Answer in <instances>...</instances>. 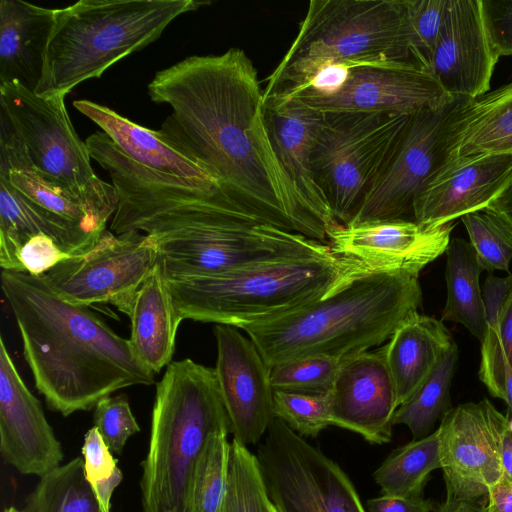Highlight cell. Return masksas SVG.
I'll list each match as a JSON object with an SVG mask.
<instances>
[{
    "label": "cell",
    "instance_id": "cell-1",
    "mask_svg": "<svg viewBox=\"0 0 512 512\" xmlns=\"http://www.w3.org/2000/svg\"><path fill=\"white\" fill-rule=\"evenodd\" d=\"M172 113L161 135L195 160L258 222L327 243L283 171L264 114V89L246 53L189 56L158 71L148 85Z\"/></svg>",
    "mask_w": 512,
    "mask_h": 512
},
{
    "label": "cell",
    "instance_id": "cell-2",
    "mask_svg": "<svg viewBox=\"0 0 512 512\" xmlns=\"http://www.w3.org/2000/svg\"><path fill=\"white\" fill-rule=\"evenodd\" d=\"M1 287L35 387L52 411L69 416L122 388L155 383L129 339L89 307L60 298L41 276L2 270Z\"/></svg>",
    "mask_w": 512,
    "mask_h": 512
},
{
    "label": "cell",
    "instance_id": "cell-3",
    "mask_svg": "<svg viewBox=\"0 0 512 512\" xmlns=\"http://www.w3.org/2000/svg\"><path fill=\"white\" fill-rule=\"evenodd\" d=\"M421 303L419 275L368 272L325 297L238 329L269 368L311 355L344 360L390 339Z\"/></svg>",
    "mask_w": 512,
    "mask_h": 512
},
{
    "label": "cell",
    "instance_id": "cell-4",
    "mask_svg": "<svg viewBox=\"0 0 512 512\" xmlns=\"http://www.w3.org/2000/svg\"><path fill=\"white\" fill-rule=\"evenodd\" d=\"M128 231L151 236L166 278L207 276L333 254L326 243L236 216L212 197L175 193L135 216Z\"/></svg>",
    "mask_w": 512,
    "mask_h": 512
},
{
    "label": "cell",
    "instance_id": "cell-5",
    "mask_svg": "<svg viewBox=\"0 0 512 512\" xmlns=\"http://www.w3.org/2000/svg\"><path fill=\"white\" fill-rule=\"evenodd\" d=\"M228 431L215 369L172 361L156 384L140 481L143 512H184L195 464L208 439Z\"/></svg>",
    "mask_w": 512,
    "mask_h": 512
},
{
    "label": "cell",
    "instance_id": "cell-6",
    "mask_svg": "<svg viewBox=\"0 0 512 512\" xmlns=\"http://www.w3.org/2000/svg\"><path fill=\"white\" fill-rule=\"evenodd\" d=\"M361 274L358 266L333 253L216 275L166 279L182 321L239 328L325 297Z\"/></svg>",
    "mask_w": 512,
    "mask_h": 512
},
{
    "label": "cell",
    "instance_id": "cell-7",
    "mask_svg": "<svg viewBox=\"0 0 512 512\" xmlns=\"http://www.w3.org/2000/svg\"><path fill=\"white\" fill-rule=\"evenodd\" d=\"M207 4L195 0H80L55 9L43 78L36 94L65 96L99 78L118 60L154 42L179 15Z\"/></svg>",
    "mask_w": 512,
    "mask_h": 512
},
{
    "label": "cell",
    "instance_id": "cell-8",
    "mask_svg": "<svg viewBox=\"0 0 512 512\" xmlns=\"http://www.w3.org/2000/svg\"><path fill=\"white\" fill-rule=\"evenodd\" d=\"M386 62L417 66L405 0H311L264 97L305 84L326 65Z\"/></svg>",
    "mask_w": 512,
    "mask_h": 512
},
{
    "label": "cell",
    "instance_id": "cell-9",
    "mask_svg": "<svg viewBox=\"0 0 512 512\" xmlns=\"http://www.w3.org/2000/svg\"><path fill=\"white\" fill-rule=\"evenodd\" d=\"M411 115L322 113L311 165L340 225L354 218L394 152Z\"/></svg>",
    "mask_w": 512,
    "mask_h": 512
},
{
    "label": "cell",
    "instance_id": "cell-10",
    "mask_svg": "<svg viewBox=\"0 0 512 512\" xmlns=\"http://www.w3.org/2000/svg\"><path fill=\"white\" fill-rule=\"evenodd\" d=\"M64 98L39 96L15 82L0 85V105L20 131L33 171L81 197L108 220L117 209V191L94 173L88 148L74 130Z\"/></svg>",
    "mask_w": 512,
    "mask_h": 512
},
{
    "label": "cell",
    "instance_id": "cell-11",
    "mask_svg": "<svg viewBox=\"0 0 512 512\" xmlns=\"http://www.w3.org/2000/svg\"><path fill=\"white\" fill-rule=\"evenodd\" d=\"M470 100L452 97L439 108L410 116L394 152L348 225L414 221L416 199L457 159L461 117Z\"/></svg>",
    "mask_w": 512,
    "mask_h": 512
},
{
    "label": "cell",
    "instance_id": "cell-12",
    "mask_svg": "<svg viewBox=\"0 0 512 512\" xmlns=\"http://www.w3.org/2000/svg\"><path fill=\"white\" fill-rule=\"evenodd\" d=\"M256 457L277 512H368L343 469L276 417Z\"/></svg>",
    "mask_w": 512,
    "mask_h": 512
},
{
    "label": "cell",
    "instance_id": "cell-13",
    "mask_svg": "<svg viewBox=\"0 0 512 512\" xmlns=\"http://www.w3.org/2000/svg\"><path fill=\"white\" fill-rule=\"evenodd\" d=\"M159 260L151 236L138 231L115 234L105 229L87 252L67 258L41 277L71 304H112L127 314Z\"/></svg>",
    "mask_w": 512,
    "mask_h": 512
},
{
    "label": "cell",
    "instance_id": "cell-14",
    "mask_svg": "<svg viewBox=\"0 0 512 512\" xmlns=\"http://www.w3.org/2000/svg\"><path fill=\"white\" fill-rule=\"evenodd\" d=\"M487 398L460 404L438 427L446 501L478 502L503 476L501 439L508 424Z\"/></svg>",
    "mask_w": 512,
    "mask_h": 512
},
{
    "label": "cell",
    "instance_id": "cell-15",
    "mask_svg": "<svg viewBox=\"0 0 512 512\" xmlns=\"http://www.w3.org/2000/svg\"><path fill=\"white\" fill-rule=\"evenodd\" d=\"M277 95L294 98L319 113L398 115L436 109L452 98L430 73L407 62L352 66L345 83L330 95Z\"/></svg>",
    "mask_w": 512,
    "mask_h": 512
},
{
    "label": "cell",
    "instance_id": "cell-16",
    "mask_svg": "<svg viewBox=\"0 0 512 512\" xmlns=\"http://www.w3.org/2000/svg\"><path fill=\"white\" fill-rule=\"evenodd\" d=\"M454 222L426 228L413 220L339 225L327 235L331 251L365 272L417 274L446 252Z\"/></svg>",
    "mask_w": 512,
    "mask_h": 512
},
{
    "label": "cell",
    "instance_id": "cell-17",
    "mask_svg": "<svg viewBox=\"0 0 512 512\" xmlns=\"http://www.w3.org/2000/svg\"><path fill=\"white\" fill-rule=\"evenodd\" d=\"M215 374L229 418L230 433L244 445L256 444L275 418L270 368L239 329L215 324Z\"/></svg>",
    "mask_w": 512,
    "mask_h": 512
},
{
    "label": "cell",
    "instance_id": "cell-18",
    "mask_svg": "<svg viewBox=\"0 0 512 512\" xmlns=\"http://www.w3.org/2000/svg\"><path fill=\"white\" fill-rule=\"evenodd\" d=\"M498 59L481 0H446L429 71L444 92L468 99L485 95Z\"/></svg>",
    "mask_w": 512,
    "mask_h": 512
},
{
    "label": "cell",
    "instance_id": "cell-19",
    "mask_svg": "<svg viewBox=\"0 0 512 512\" xmlns=\"http://www.w3.org/2000/svg\"><path fill=\"white\" fill-rule=\"evenodd\" d=\"M0 451L6 463L24 475L43 477L64 458L61 443L41 402L21 378L0 337Z\"/></svg>",
    "mask_w": 512,
    "mask_h": 512
},
{
    "label": "cell",
    "instance_id": "cell-20",
    "mask_svg": "<svg viewBox=\"0 0 512 512\" xmlns=\"http://www.w3.org/2000/svg\"><path fill=\"white\" fill-rule=\"evenodd\" d=\"M328 399L331 425L353 431L371 444L391 441L399 405L383 348L342 360Z\"/></svg>",
    "mask_w": 512,
    "mask_h": 512
},
{
    "label": "cell",
    "instance_id": "cell-21",
    "mask_svg": "<svg viewBox=\"0 0 512 512\" xmlns=\"http://www.w3.org/2000/svg\"><path fill=\"white\" fill-rule=\"evenodd\" d=\"M511 177L512 154L457 158L416 199L414 221L434 228L483 210Z\"/></svg>",
    "mask_w": 512,
    "mask_h": 512
},
{
    "label": "cell",
    "instance_id": "cell-22",
    "mask_svg": "<svg viewBox=\"0 0 512 512\" xmlns=\"http://www.w3.org/2000/svg\"><path fill=\"white\" fill-rule=\"evenodd\" d=\"M267 130L275 155L313 217L328 233L340 224L318 186L311 165V152L322 113L283 95L264 97Z\"/></svg>",
    "mask_w": 512,
    "mask_h": 512
},
{
    "label": "cell",
    "instance_id": "cell-23",
    "mask_svg": "<svg viewBox=\"0 0 512 512\" xmlns=\"http://www.w3.org/2000/svg\"><path fill=\"white\" fill-rule=\"evenodd\" d=\"M73 105L140 166L191 188L222 190L206 170L166 140L159 130H149L89 100H76Z\"/></svg>",
    "mask_w": 512,
    "mask_h": 512
},
{
    "label": "cell",
    "instance_id": "cell-24",
    "mask_svg": "<svg viewBox=\"0 0 512 512\" xmlns=\"http://www.w3.org/2000/svg\"><path fill=\"white\" fill-rule=\"evenodd\" d=\"M54 22L55 9L0 1V85L15 82L36 92Z\"/></svg>",
    "mask_w": 512,
    "mask_h": 512
},
{
    "label": "cell",
    "instance_id": "cell-25",
    "mask_svg": "<svg viewBox=\"0 0 512 512\" xmlns=\"http://www.w3.org/2000/svg\"><path fill=\"white\" fill-rule=\"evenodd\" d=\"M102 232L91 231L39 206L0 177V266L12 271L20 246L47 236L70 257L87 252Z\"/></svg>",
    "mask_w": 512,
    "mask_h": 512
},
{
    "label": "cell",
    "instance_id": "cell-26",
    "mask_svg": "<svg viewBox=\"0 0 512 512\" xmlns=\"http://www.w3.org/2000/svg\"><path fill=\"white\" fill-rule=\"evenodd\" d=\"M130 344L139 360L154 373L172 362L181 323L162 266L156 265L137 291L126 314Z\"/></svg>",
    "mask_w": 512,
    "mask_h": 512
},
{
    "label": "cell",
    "instance_id": "cell-27",
    "mask_svg": "<svg viewBox=\"0 0 512 512\" xmlns=\"http://www.w3.org/2000/svg\"><path fill=\"white\" fill-rule=\"evenodd\" d=\"M389 340L383 350L400 406L422 385L455 341L443 321L418 311L403 320Z\"/></svg>",
    "mask_w": 512,
    "mask_h": 512
},
{
    "label": "cell",
    "instance_id": "cell-28",
    "mask_svg": "<svg viewBox=\"0 0 512 512\" xmlns=\"http://www.w3.org/2000/svg\"><path fill=\"white\" fill-rule=\"evenodd\" d=\"M482 271L471 244L452 238L446 250V302L441 321L463 325L480 342L487 331L479 282Z\"/></svg>",
    "mask_w": 512,
    "mask_h": 512
},
{
    "label": "cell",
    "instance_id": "cell-29",
    "mask_svg": "<svg viewBox=\"0 0 512 512\" xmlns=\"http://www.w3.org/2000/svg\"><path fill=\"white\" fill-rule=\"evenodd\" d=\"M512 154V83L471 99L464 108L457 158Z\"/></svg>",
    "mask_w": 512,
    "mask_h": 512
},
{
    "label": "cell",
    "instance_id": "cell-30",
    "mask_svg": "<svg viewBox=\"0 0 512 512\" xmlns=\"http://www.w3.org/2000/svg\"><path fill=\"white\" fill-rule=\"evenodd\" d=\"M441 468L438 428L393 450L373 473L382 495L423 496L429 475Z\"/></svg>",
    "mask_w": 512,
    "mask_h": 512
},
{
    "label": "cell",
    "instance_id": "cell-31",
    "mask_svg": "<svg viewBox=\"0 0 512 512\" xmlns=\"http://www.w3.org/2000/svg\"><path fill=\"white\" fill-rule=\"evenodd\" d=\"M457 361L458 348L454 342L422 385L397 408L392 424L406 425L413 440L431 434L436 422L453 409L450 388Z\"/></svg>",
    "mask_w": 512,
    "mask_h": 512
},
{
    "label": "cell",
    "instance_id": "cell-32",
    "mask_svg": "<svg viewBox=\"0 0 512 512\" xmlns=\"http://www.w3.org/2000/svg\"><path fill=\"white\" fill-rule=\"evenodd\" d=\"M21 512H102L76 457L40 478Z\"/></svg>",
    "mask_w": 512,
    "mask_h": 512
},
{
    "label": "cell",
    "instance_id": "cell-33",
    "mask_svg": "<svg viewBox=\"0 0 512 512\" xmlns=\"http://www.w3.org/2000/svg\"><path fill=\"white\" fill-rule=\"evenodd\" d=\"M228 434L217 432L205 444L193 470L184 512H222L229 474Z\"/></svg>",
    "mask_w": 512,
    "mask_h": 512
},
{
    "label": "cell",
    "instance_id": "cell-34",
    "mask_svg": "<svg viewBox=\"0 0 512 512\" xmlns=\"http://www.w3.org/2000/svg\"><path fill=\"white\" fill-rule=\"evenodd\" d=\"M5 179L24 196L52 213L91 231L103 232L106 229L108 220L91 204L61 187L44 181L34 171H12Z\"/></svg>",
    "mask_w": 512,
    "mask_h": 512
},
{
    "label": "cell",
    "instance_id": "cell-35",
    "mask_svg": "<svg viewBox=\"0 0 512 512\" xmlns=\"http://www.w3.org/2000/svg\"><path fill=\"white\" fill-rule=\"evenodd\" d=\"M222 512H277L266 492L256 455L234 438L230 443L228 486Z\"/></svg>",
    "mask_w": 512,
    "mask_h": 512
},
{
    "label": "cell",
    "instance_id": "cell-36",
    "mask_svg": "<svg viewBox=\"0 0 512 512\" xmlns=\"http://www.w3.org/2000/svg\"><path fill=\"white\" fill-rule=\"evenodd\" d=\"M479 264L492 274L494 271L509 273L512 261V233L493 213L486 209L461 217Z\"/></svg>",
    "mask_w": 512,
    "mask_h": 512
},
{
    "label": "cell",
    "instance_id": "cell-37",
    "mask_svg": "<svg viewBox=\"0 0 512 512\" xmlns=\"http://www.w3.org/2000/svg\"><path fill=\"white\" fill-rule=\"evenodd\" d=\"M342 360L326 355H311L270 368L273 390L328 394L333 387Z\"/></svg>",
    "mask_w": 512,
    "mask_h": 512
},
{
    "label": "cell",
    "instance_id": "cell-38",
    "mask_svg": "<svg viewBox=\"0 0 512 512\" xmlns=\"http://www.w3.org/2000/svg\"><path fill=\"white\" fill-rule=\"evenodd\" d=\"M276 418L300 436L316 437L331 425L328 394L273 391Z\"/></svg>",
    "mask_w": 512,
    "mask_h": 512
},
{
    "label": "cell",
    "instance_id": "cell-39",
    "mask_svg": "<svg viewBox=\"0 0 512 512\" xmlns=\"http://www.w3.org/2000/svg\"><path fill=\"white\" fill-rule=\"evenodd\" d=\"M410 26L411 50L416 65L430 73L434 46L446 0H405Z\"/></svg>",
    "mask_w": 512,
    "mask_h": 512
},
{
    "label": "cell",
    "instance_id": "cell-40",
    "mask_svg": "<svg viewBox=\"0 0 512 512\" xmlns=\"http://www.w3.org/2000/svg\"><path fill=\"white\" fill-rule=\"evenodd\" d=\"M93 421L110 451L118 455L127 440L140 431L125 395L101 399L94 407Z\"/></svg>",
    "mask_w": 512,
    "mask_h": 512
},
{
    "label": "cell",
    "instance_id": "cell-41",
    "mask_svg": "<svg viewBox=\"0 0 512 512\" xmlns=\"http://www.w3.org/2000/svg\"><path fill=\"white\" fill-rule=\"evenodd\" d=\"M12 171H33L25 141L6 109L0 105V177Z\"/></svg>",
    "mask_w": 512,
    "mask_h": 512
},
{
    "label": "cell",
    "instance_id": "cell-42",
    "mask_svg": "<svg viewBox=\"0 0 512 512\" xmlns=\"http://www.w3.org/2000/svg\"><path fill=\"white\" fill-rule=\"evenodd\" d=\"M481 11L497 56L512 55V0H481Z\"/></svg>",
    "mask_w": 512,
    "mask_h": 512
},
{
    "label": "cell",
    "instance_id": "cell-43",
    "mask_svg": "<svg viewBox=\"0 0 512 512\" xmlns=\"http://www.w3.org/2000/svg\"><path fill=\"white\" fill-rule=\"evenodd\" d=\"M84 471L89 484L109 478L117 466L115 459L98 429L93 426L85 436L82 446Z\"/></svg>",
    "mask_w": 512,
    "mask_h": 512
},
{
    "label": "cell",
    "instance_id": "cell-44",
    "mask_svg": "<svg viewBox=\"0 0 512 512\" xmlns=\"http://www.w3.org/2000/svg\"><path fill=\"white\" fill-rule=\"evenodd\" d=\"M368 512H432L433 505L423 496L402 497L381 495L367 500Z\"/></svg>",
    "mask_w": 512,
    "mask_h": 512
},
{
    "label": "cell",
    "instance_id": "cell-45",
    "mask_svg": "<svg viewBox=\"0 0 512 512\" xmlns=\"http://www.w3.org/2000/svg\"><path fill=\"white\" fill-rule=\"evenodd\" d=\"M484 512H512V482L504 474L489 487Z\"/></svg>",
    "mask_w": 512,
    "mask_h": 512
},
{
    "label": "cell",
    "instance_id": "cell-46",
    "mask_svg": "<svg viewBox=\"0 0 512 512\" xmlns=\"http://www.w3.org/2000/svg\"><path fill=\"white\" fill-rule=\"evenodd\" d=\"M485 209L500 218L512 233V177Z\"/></svg>",
    "mask_w": 512,
    "mask_h": 512
},
{
    "label": "cell",
    "instance_id": "cell-47",
    "mask_svg": "<svg viewBox=\"0 0 512 512\" xmlns=\"http://www.w3.org/2000/svg\"><path fill=\"white\" fill-rule=\"evenodd\" d=\"M122 479L123 473L117 467L109 478L90 484L102 512H111L112 494Z\"/></svg>",
    "mask_w": 512,
    "mask_h": 512
},
{
    "label": "cell",
    "instance_id": "cell-48",
    "mask_svg": "<svg viewBox=\"0 0 512 512\" xmlns=\"http://www.w3.org/2000/svg\"><path fill=\"white\" fill-rule=\"evenodd\" d=\"M501 349L512 368V288L500 316Z\"/></svg>",
    "mask_w": 512,
    "mask_h": 512
},
{
    "label": "cell",
    "instance_id": "cell-49",
    "mask_svg": "<svg viewBox=\"0 0 512 512\" xmlns=\"http://www.w3.org/2000/svg\"><path fill=\"white\" fill-rule=\"evenodd\" d=\"M501 459L503 474L512 482V429L509 422L502 434Z\"/></svg>",
    "mask_w": 512,
    "mask_h": 512
},
{
    "label": "cell",
    "instance_id": "cell-50",
    "mask_svg": "<svg viewBox=\"0 0 512 512\" xmlns=\"http://www.w3.org/2000/svg\"><path fill=\"white\" fill-rule=\"evenodd\" d=\"M436 512H484V505L478 502L444 501Z\"/></svg>",
    "mask_w": 512,
    "mask_h": 512
},
{
    "label": "cell",
    "instance_id": "cell-51",
    "mask_svg": "<svg viewBox=\"0 0 512 512\" xmlns=\"http://www.w3.org/2000/svg\"><path fill=\"white\" fill-rule=\"evenodd\" d=\"M3 512H21V511L17 510L14 507H8V508L4 509Z\"/></svg>",
    "mask_w": 512,
    "mask_h": 512
}]
</instances>
